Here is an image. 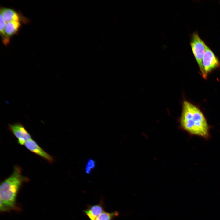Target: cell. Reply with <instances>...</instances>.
I'll return each instance as SVG.
<instances>
[{"label": "cell", "instance_id": "obj_10", "mask_svg": "<svg viewBox=\"0 0 220 220\" xmlns=\"http://www.w3.org/2000/svg\"><path fill=\"white\" fill-rule=\"evenodd\" d=\"M0 32L2 42L5 45H7L10 42L9 38L6 35L5 29L6 25V22L3 19L2 16L0 14Z\"/></svg>", "mask_w": 220, "mask_h": 220}, {"label": "cell", "instance_id": "obj_5", "mask_svg": "<svg viewBox=\"0 0 220 220\" xmlns=\"http://www.w3.org/2000/svg\"><path fill=\"white\" fill-rule=\"evenodd\" d=\"M9 130L17 139L18 144L24 145L31 136L25 127L21 123H17L8 125Z\"/></svg>", "mask_w": 220, "mask_h": 220}, {"label": "cell", "instance_id": "obj_1", "mask_svg": "<svg viewBox=\"0 0 220 220\" xmlns=\"http://www.w3.org/2000/svg\"><path fill=\"white\" fill-rule=\"evenodd\" d=\"M181 127L193 135L205 139L210 136L209 127L203 113L196 106L184 99L182 103V111L179 118Z\"/></svg>", "mask_w": 220, "mask_h": 220}, {"label": "cell", "instance_id": "obj_6", "mask_svg": "<svg viewBox=\"0 0 220 220\" xmlns=\"http://www.w3.org/2000/svg\"><path fill=\"white\" fill-rule=\"evenodd\" d=\"M25 147L30 151L39 156L50 163L54 161L53 157L43 150L32 139L28 141L24 144Z\"/></svg>", "mask_w": 220, "mask_h": 220}, {"label": "cell", "instance_id": "obj_3", "mask_svg": "<svg viewBox=\"0 0 220 220\" xmlns=\"http://www.w3.org/2000/svg\"><path fill=\"white\" fill-rule=\"evenodd\" d=\"M190 44L193 54L203 77L204 73L202 60L207 46L196 32L194 33L192 35Z\"/></svg>", "mask_w": 220, "mask_h": 220}, {"label": "cell", "instance_id": "obj_2", "mask_svg": "<svg viewBox=\"0 0 220 220\" xmlns=\"http://www.w3.org/2000/svg\"><path fill=\"white\" fill-rule=\"evenodd\" d=\"M29 180L22 174V169L15 166L11 174L4 180L0 187V210L8 211L14 208L17 193L22 184Z\"/></svg>", "mask_w": 220, "mask_h": 220}, {"label": "cell", "instance_id": "obj_7", "mask_svg": "<svg viewBox=\"0 0 220 220\" xmlns=\"http://www.w3.org/2000/svg\"><path fill=\"white\" fill-rule=\"evenodd\" d=\"M83 211L90 220H95L100 215L105 211L103 205L100 203L90 206Z\"/></svg>", "mask_w": 220, "mask_h": 220}, {"label": "cell", "instance_id": "obj_12", "mask_svg": "<svg viewBox=\"0 0 220 220\" xmlns=\"http://www.w3.org/2000/svg\"><path fill=\"white\" fill-rule=\"evenodd\" d=\"M96 167V163L95 161L92 158L89 159L85 167L86 173L88 174H90L92 171Z\"/></svg>", "mask_w": 220, "mask_h": 220}, {"label": "cell", "instance_id": "obj_11", "mask_svg": "<svg viewBox=\"0 0 220 220\" xmlns=\"http://www.w3.org/2000/svg\"><path fill=\"white\" fill-rule=\"evenodd\" d=\"M119 215L117 211L107 212L104 211L95 220H112Z\"/></svg>", "mask_w": 220, "mask_h": 220}, {"label": "cell", "instance_id": "obj_9", "mask_svg": "<svg viewBox=\"0 0 220 220\" xmlns=\"http://www.w3.org/2000/svg\"><path fill=\"white\" fill-rule=\"evenodd\" d=\"M20 27L19 21H11L7 23L5 29L6 35L9 38L16 34Z\"/></svg>", "mask_w": 220, "mask_h": 220}, {"label": "cell", "instance_id": "obj_8", "mask_svg": "<svg viewBox=\"0 0 220 220\" xmlns=\"http://www.w3.org/2000/svg\"><path fill=\"white\" fill-rule=\"evenodd\" d=\"M0 14L5 21L7 23L11 21H19L20 17L18 13L14 10L9 8H2Z\"/></svg>", "mask_w": 220, "mask_h": 220}, {"label": "cell", "instance_id": "obj_4", "mask_svg": "<svg viewBox=\"0 0 220 220\" xmlns=\"http://www.w3.org/2000/svg\"><path fill=\"white\" fill-rule=\"evenodd\" d=\"M202 66L204 73L203 77L204 79L207 78L208 74L220 66L218 58L207 46L203 57Z\"/></svg>", "mask_w": 220, "mask_h": 220}]
</instances>
